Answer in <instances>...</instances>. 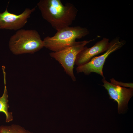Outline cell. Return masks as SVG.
I'll return each mask as SVG.
<instances>
[{"instance_id":"6da1fadb","label":"cell","mask_w":133,"mask_h":133,"mask_svg":"<svg viewBox=\"0 0 133 133\" xmlns=\"http://www.w3.org/2000/svg\"><path fill=\"white\" fill-rule=\"evenodd\" d=\"M37 6L43 19L57 31L71 25L78 12L72 4L64 5L60 0H40Z\"/></svg>"},{"instance_id":"7a4b0ae2","label":"cell","mask_w":133,"mask_h":133,"mask_svg":"<svg viewBox=\"0 0 133 133\" xmlns=\"http://www.w3.org/2000/svg\"><path fill=\"white\" fill-rule=\"evenodd\" d=\"M9 46L13 54L19 55L34 53L44 47V45L37 31L21 29L11 36Z\"/></svg>"},{"instance_id":"3957f363","label":"cell","mask_w":133,"mask_h":133,"mask_svg":"<svg viewBox=\"0 0 133 133\" xmlns=\"http://www.w3.org/2000/svg\"><path fill=\"white\" fill-rule=\"evenodd\" d=\"M90 33L86 27L68 26L58 31L53 36H47L43 40L44 47L53 52L58 51L73 45L80 39Z\"/></svg>"},{"instance_id":"277c9868","label":"cell","mask_w":133,"mask_h":133,"mask_svg":"<svg viewBox=\"0 0 133 133\" xmlns=\"http://www.w3.org/2000/svg\"><path fill=\"white\" fill-rule=\"evenodd\" d=\"M93 40L76 42L71 46L58 51L50 52V55L61 64L65 71L75 81L76 79L73 69L77 55L86 45Z\"/></svg>"},{"instance_id":"5b68a950","label":"cell","mask_w":133,"mask_h":133,"mask_svg":"<svg viewBox=\"0 0 133 133\" xmlns=\"http://www.w3.org/2000/svg\"><path fill=\"white\" fill-rule=\"evenodd\" d=\"M126 43L124 40H120L118 37L114 38L109 42L107 50L103 54L94 56L86 63L78 66L76 68L77 73L83 72L88 75L92 72H95L105 78L103 68L105 60L108 56L113 52L120 49Z\"/></svg>"},{"instance_id":"8992f818","label":"cell","mask_w":133,"mask_h":133,"mask_svg":"<svg viewBox=\"0 0 133 133\" xmlns=\"http://www.w3.org/2000/svg\"><path fill=\"white\" fill-rule=\"evenodd\" d=\"M36 6L26 8L21 14L16 15L9 12L7 7L5 11L0 13V29L17 31L21 29L27 23L31 15Z\"/></svg>"},{"instance_id":"52a82bcc","label":"cell","mask_w":133,"mask_h":133,"mask_svg":"<svg viewBox=\"0 0 133 133\" xmlns=\"http://www.w3.org/2000/svg\"><path fill=\"white\" fill-rule=\"evenodd\" d=\"M102 86L107 90L110 99L118 103V113H122L127 108L130 100L133 96V88H127L114 85L108 82L105 78L102 79Z\"/></svg>"},{"instance_id":"ba28073f","label":"cell","mask_w":133,"mask_h":133,"mask_svg":"<svg viewBox=\"0 0 133 133\" xmlns=\"http://www.w3.org/2000/svg\"><path fill=\"white\" fill-rule=\"evenodd\" d=\"M109 42L108 38L104 37L90 48L85 46L77 55L75 64L77 66L83 65L95 55L105 51L109 47Z\"/></svg>"},{"instance_id":"9c48e42d","label":"cell","mask_w":133,"mask_h":133,"mask_svg":"<svg viewBox=\"0 0 133 133\" xmlns=\"http://www.w3.org/2000/svg\"><path fill=\"white\" fill-rule=\"evenodd\" d=\"M4 78V92L2 96L0 97V112L4 113L6 116V122H9L13 120V117L12 112H9L8 109L9 106L8 103V95L6 85V73L5 70H3Z\"/></svg>"},{"instance_id":"30bf717a","label":"cell","mask_w":133,"mask_h":133,"mask_svg":"<svg viewBox=\"0 0 133 133\" xmlns=\"http://www.w3.org/2000/svg\"><path fill=\"white\" fill-rule=\"evenodd\" d=\"M0 133H33L19 125L13 124L10 125L0 126Z\"/></svg>"},{"instance_id":"8fae6325","label":"cell","mask_w":133,"mask_h":133,"mask_svg":"<svg viewBox=\"0 0 133 133\" xmlns=\"http://www.w3.org/2000/svg\"><path fill=\"white\" fill-rule=\"evenodd\" d=\"M110 81L111 83L116 85L120 87L122 86L124 87H128L131 88H133V83H124L121 82H118L116 81L113 78L111 79Z\"/></svg>"}]
</instances>
